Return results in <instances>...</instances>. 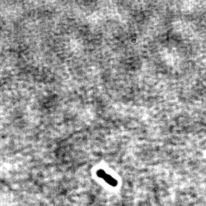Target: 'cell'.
Listing matches in <instances>:
<instances>
[{"mask_svg":"<svg viewBox=\"0 0 206 206\" xmlns=\"http://www.w3.org/2000/svg\"><path fill=\"white\" fill-rule=\"evenodd\" d=\"M97 175L102 179H104L108 183L111 184L112 186H116L117 185V182L115 179H114L112 177L107 174L105 171L103 170H99L97 172Z\"/></svg>","mask_w":206,"mask_h":206,"instance_id":"6da1fadb","label":"cell"}]
</instances>
